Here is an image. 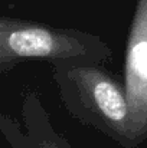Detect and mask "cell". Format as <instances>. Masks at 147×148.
Masks as SVG:
<instances>
[{
	"instance_id": "obj_1",
	"label": "cell",
	"mask_w": 147,
	"mask_h": 148,
	"mask_svg": "<svg viewBox=\"0 0 147 148\" xmlns=\"http://www.w3.org/2000/svg\"><path fill=\"white\" fill-rule=\"evenodd\" d=\"M52 78L71 116L123 148L141 145L133 127L124 81L107 71L102 63L53 65Z\"/></svg>"
},
{
	"instance_id": "obj_2",
	"label": "cell",
	"mask_w": 147,
	"mask_h": 148,
	"mask_svg": "<svg viewBox=\"0 0 147 148\" xmlns=\"http://www.w3.org/2000/svg\"><path fill=\"white\" fill-rule=\"evenodd\" d=\"M112 52L98 35L58 27L36 20L0 17V72L6 75L26 60L63 63H104Z\"/></svg>"
},
{
	"instance_id": "obj_3",
	"label": "cell",
	"mask_w": 147,
	"mask_h": 148,
	"mask_svg": "<svg viewBox=\"0 0 147 148\" xmlns=\"http://www.w3.org/2000/svg\"><path fill=\"white\" fill-rule=\"evenodd\" d=\"M124 86L134 131L147 140V0H137L124 50Z\"/></svg>"
},
{
	"instance_id": "obj_4",
	"label": "cell",
	"mask_w": 147,
	"mask_h": 148,
	"mask_svg": "<svg viewBox=\"0 0 147 148\" xmlns=\"http://www.w3.org/2000/svg\"><path fill=\"white\" fill-rule=\"evenodd\" d=\"M0 131L10 148H72L58 132L38 92H28L22 102V124L7 114L0 115Z\"/></svg>"
}]
</instances>
